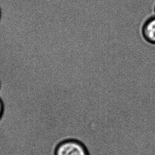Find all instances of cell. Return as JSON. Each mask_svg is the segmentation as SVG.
<instances>
[{"label":"cell","mask_w":155,"mask_h":155,"mask_svg":"<svg viewBox=\"0 0 155 155\" xmlns=\"http://www.w3.org/2000/svg\"><path fill=\"white\" fill-rule=\"evenodd\" d=\"M55 155H89L84 143L75 139H67L57 146Z\"/></svg>","instance_id":"cell-1"},{"label":"cell","mask_w":155,"mask_h":155,"mask_svg":"<svg viewBox=\"0 0 155 155\" xmlns=\"http://www.w3.org/2000/svg\"><path fill=\"white\" fill-rule=\"evenodd\" d=\"M154 12H155V6H154Z\"/></svg>","instance_id":"cell-4"},{"label":"cell","mask_w":155,"mask_h":155,"mask_svg":"<svg viewBox=\"0 0 155 155\" xmlns=\"http://www.w3.org/2000/svg\"><path fill=\"white\" fill-rule=\"evenodd\" d=\"M0 87H1V83H0Z\"/></svg>","instance_id":"cell-5"},{"label":"cell","mask_w":155,"mask_h":155,"mask_svg":"<svg viewBox=\"0 0 155 155\" xmlns=\"http://www.w3.org/2000/svg\"><path fill=\"white\" fill-rule=\"evenodd\" d=\"M4 110V104L2 101V99L0 97V119L2 118V115L3 114Z\"/></svg>","instance_id":"cell-3"},{"label":"cell","mask_w":155,"mask_h":155,"mask_svg":"<svg viewBox=\"0 0 155 155\" xmlns=\"http://www.w3.org/2000/svg\"><path fill=\"white\" fill-rule=\"evenodd\" d=\"M143 38L151 44H155V15L145 21L141 28Z\"/></svg>","instance_id":"cell-2"}]
</instances>
